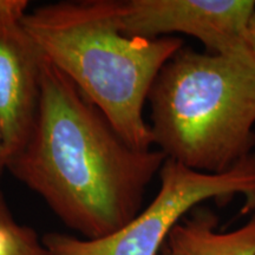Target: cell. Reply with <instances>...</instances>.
I'll return each instance as SVG.
<instances>
[{"mask_svg": "<svg viewBox=\"0 0 255 255\" xmlns=\"http://www.w3.org/2000/svg\"><path fill=\"white\" fill-rule=\"evenodd\" d=\"M165 159L157 149L128 144L44 57L36 120L6 170L38 194L66 227L95 240L120 231L141 212L146 188Z\"/></svg>", "mask_w": 255, "mask_h": 255, "instance_id": "obj_1", "label": "cell"}, {"mask_svg": "<svg viewBox=\"0 0 255 255\" xmlns=\"http://www.w3.org/2000/svg\"><path fill=\"white\" fill-rule=\"evenodd\" d=\"M121 0H66L38 6L24 26L132 148L152 149L144 107L158 72L183 47L178 37H130L120 27Z\"/></svg>", "mask_w": 255, "mask_h": 255, "instance_id": "obj_2", "label": "cell"}, {"mask_svg": "<svg viewBox=\"0 0 255 255\" xmlns=\"http://www.w3.org/2000/svg\"><path fill=\"white\" fill-rule=\"evenodd\" d=\"M152 145L167 159L221 174L254 152L255 55L182 47L149 91Z\"/></svg>", "mask_w": 255, "mask_h": 255, "instance_id": "obj_3", "label": "cell"}, {"mask_svg": "<svg viewBox=\"0 0 255 255\" xmlns=\"http://www.w3.org/2000/svg\"><path fill=\"white\" fill-rule=\"evenodd\" d=\"M154 199L108 237L87 240L64 233L41 238L52 255H158L173 228L209 200L244 199L242 214H255V151L221 174L201 173L165 159Z\"/></svg>", "mask_w": 255, "mask_h": 255, "instance_id": "obj_4", "label": "cell"}, {"mask_svg": "<svg viewBox=\"0 0 255 255\" xmlns=\"http://www.w3.org/2000/svg\"><path fill=\"white\" fill-rule=\"evenodd\" d=\"M254 0H121L124 34L155 39L186 34L213 55L251 52L248 26Z\"/></svg>", "mask_w": 255, "mask_h": 255, "instance_id": "obj_5", "label": "cell"}, {"mask_svg": "<svg viewBox=\"0 0 255 255\" xmlns=\"http://www.w3.org/2000/svg\"><path fill=\"white\" fill-rule=\"evenodd\" d=\"M27 0H0V128L7 162L23 149L40 97L44 56L24 26Z\"/></svg>", "mask_w": 255, "mask_h": 255, "instance_id": "obj_6", "label": "cell"}, {"mask_svg": "<svg viewBox=\"0 0 255 255\" xmlns=\"http://www.w3.org/2000/svg\"><path fill=\"white\" fill-rule=\"evenodd\" d=\"M158 255H255V214L222 231L216 214L197 207L175 226Z\"/></svg>", "mask_w": 255, "mask_h": 255, "instance_id": "obj_7", "label": "cell"}, {"mask_svg": "<svg viewBox=\"0 0 255 255\" xmlns=\"http://www.w3.org/2000/svg\"><path fill=\"white\" fill-rule=\"evenodd\" d=\"M0 255H52L38 233L14 219L0 190Z\"/></svg>", "mask_w": 255, "mask_h": 255, "instance_id": "obj_8", "label": "cell"}, {"mask_svg": "<svg viewBox=\"0 0 255 255\" xmlns=\"http://www.w3.org/2000/svg\"><path fill=\"white\" fill-rule=\"evenodd\" d=\"M6 167H7V155H6L4 137H2L1 128H0V183L6 171Z\"/></svg>", "mask_w": 255, "mask_h": 255, "instance_id": "obj_9", "label": "cell"}, {"mask_svg": "<svg viewBox=\"0 0 255 255\" xmlns=\"http://www.w3.org/2000/svg\"><path fill=\"white\" fill-rule=\"evenodd\" d=\"M247 43L252 52L255 55V12L252 15V19L250 21V26H248V33H247Z\"/></svg>", "mask_w": 255, "mask_h": 255, "instance_id": "obj_10", "label": "cell"}]
</instances>
